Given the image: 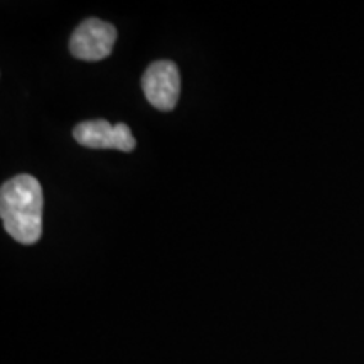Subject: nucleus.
I'll return each instance as SVG.
<instances>
[{"label":"nucleus","mask_w":364,"mask_h":364,"mask_svg":"<svg viewBox=\"0 0 364 364\" xmlns=\"http://www.w3.org/2000/svg\"><path fill=\"white\" fill-rule=\"evenodd\" d=\"M142 88L149 103L161 112H171L179 102L181 75L172 61H156L145 71Z\"/></svg>","instance_id":"7ed1b4c3"},{"label":"nucleus","mask_w":364,"mask_h":364,"mask_svg":"<svg viewBox=\"0 0 364 364\" xmlns=\"http://www.w3.org/2000/svg\"><path fill=\"white\" fill-rule=\"evenodd\" d=\"M117 29L100 19H86L76 27L70 39V51L81 61H102L113 51Z\"/></svg>","instance_id":"f03ea898"},{"label":"nucleus","mask_w":364,"mask_h":364,"mask_svg":"<svg viewBox=\"0 0 364 364\" xmlns=\"http://www.w3.org/2000/svg\"><path fill=\"white\" fill-rule=\"evenodd\" d=\"M73 136L80 145L88 149H117L132 152L135 149V136L125 124L112 125L107 120H90L73 129Z\"/></svg>","instance_id":"20e7f679"},{"label":"nucleus","mask_w":364,"mask_h":364,"mask_svg":"<svg viewBox=\"0 0 364 364\" xmlns=\"http://www.w3.org/2000/svg\"><path fill=\"white\" fill-rule=\"evenodd\" d=\"M44 196L38 179L21 174L0 189V216L4 228L22 245H34L43 235Z\"/></svg>","instance_id":"f257e3e1"}]
</instances>
